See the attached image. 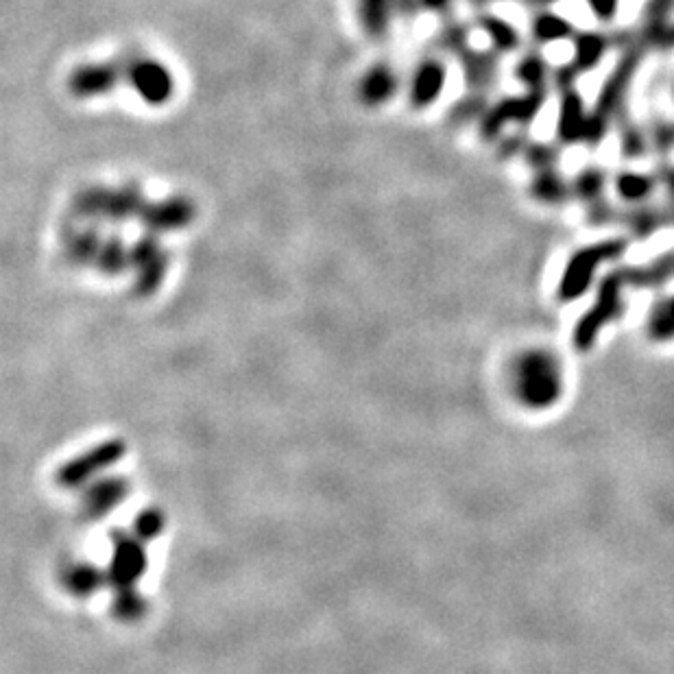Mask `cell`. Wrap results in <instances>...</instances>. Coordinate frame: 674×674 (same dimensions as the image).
Here are the masks:
<instances>
[{"instance_id":"6da1fadb","label":"cell","mask_w":674,"mask_h":674,"mask_svg":"<svg viewBox=\"0 0 674 674\" xmlns=\"http://www.w3.org/2000/svg\"><path fill=\"white\" fill-rule=\"evenodd\" d=\"M548 101V88L526 90L517 96H504V99L489 105L485 116L478 120L480 136L485 140H500L504 136V127H531Z\"/></svg>"},{"instance_id":"7a4b0ae2","label":"cell","mask_w":674,"mask_h":674,"mask_svg":"<svg viewBox=\"0 0 674 674\" xmlns=\"http://www.w3.org/2000/svg\"><path fill=\"white\" fill-rule=\"evenodd\" d=\"M627 251V240L624 238H605L596 245H589L576 251L570 258L568 267L563 271L559 284V297L570 302V299L581 297L589 284L594 280V273L603 267L605 262L618 260Z\"/></svg>"},{"instance_id":"3957f363","label":"cell","mask_w":674,"mask_h":674,"mask_svg":"<svg viewBox=\"0 0 674 674\" xmlns=\"http://www.w3.org/2000/svg\"><path fill=\"white\" fill-rule=\"evenodd\" d=\"M644 53H646V48L640 44L627 48V51H622L616 68L609 72V77L605 79L603 88H600L596 96V105L592 110L596 116L605 118L607 123H613L622 110H627V105L624 103H627L629 90L633 86L637 70H640Z\"/></svg>"},{"instance_id":"277c9868","label":"cell","mask_w":674,"mask_h":674,"mask_svg":"<svg viewBox=\"0 0 674 674\" xmlns=\"http://www.w3.org/2000/svg\"><path fill=\"white\" fill-rule=\"evenodd\" d=\"M517 387L522 400L533 406H546L561 393V373L557 360L546 352H531L520 358Z\"/></svg>"},{"instance_id":"5b68a950","label":"cell","mask_w":674,"mask_h":674,"mask_svg":"<svg viewBox=\"0 0 674 674\" xmlns=\"http://www.w3.org/2000/svg\"><path fill=\"white\" fill-rule=\"evenodd\" d=\"M125 62V79L129 81L131 90H134L140 99L151 107H162L173 99L175 79L158 59L129 55L123 57Z\"/></svg>"},{"instance_id":"8992f818","label":"cell","mask_w":674,"mask_h":674,"mask_svg":"<svg viewBox=\"0 0 674 674\" xmlns=\"http://www.w3.org/2000/svg\"><path fill=\"white\" fill-rule=\"evenodd\" d=\"M131 269H134V291L138 295H153L162 286L168 271V254L160 236L144 232L131 245Z\"/></svg>"},{"instance_id":"52a82bcc","label":"cell","mask_w":674,"mask_h":674,"mask_svg":"<svg viewBox=\"0 0 674 674\" xmlns=\"http://www.w3.org/2000/svg\"><path fill=\"white\" fill-rule=\"evenodd\" d=\"M195 219H197L195 201H190L188 197L182 195H175L160 201H147V206H144L142 214L138 216V223L144 227V232L160 236L186 230Z\"/></svg>"},{"instance_id":"ba28073f","label":"cell","mask_w":674,"mask_h":674,"mask_svg":"<svg viewBox=\"0 0 674 674\" xmlns=\"http://www.w3.org/2000/svg\"><path fill=\"white\" fill-rule=\"evenodd\" d=\"M123 79H125L123 59L99 64H83L72 70V75L68 77V90L72 96H77V99H96V96L114 92Z\"/></svg>"},{"instance_id":"9c48e42d","label":"cell","mask_w":674,"mask_h":674,"mask_svg":"<svg viewBox=\"0 0 674 674\" xmlns=\"http://www.w3.org/2000/svg\"><path fill=\"white\" fill-rule=\"evenodd\" d=\"M624 284H627V282H624L620 271L607 275L603 284H600L598 302L583 317L579 332H576V336H579L581 343H587L589 339H594V334L600 328H603L607 321L616 319L620 315V310H622V286Z\"/></svg>"},{"instance_id":"30bf717a","label":"cell","mask_w":674,"mask_h":674,"mask_svg":"<svg viewBox=\"0 0 674 674\" xmlns=\"http://www.w3.org/2000/svg\"><path fill=\"white\" fill-rule=\"evenodd\" d=\"M448 83V68L439 57H426L415 66L411 86H408V101L415 110H428L435 105Z\"/></svg>"},{"instance_id":"8fae6325","label":"cell","mask_w":674,"mask_h":674,"mask_svg":"<svg viewBox=\"0 0 674 674\" xmlns=\"http://www.w3.org/2000/svg\"><path fill=\"white\" fill-rule=\"evenodd\" d=\"M463 79L469 92L487 94L496 88L500 77V59L496 51H478L469 46L465 53L459 55Z\"/></svg>"},{"instance_id":"7c38bea8","label":"cell","mask_w":674,"mask_h":674,"mask_svg":"<svg viewBox=\"0 0 674 674\" xmlns=\"http://www.w3.org/2000/svg\"><path fill=\"white\" fill-rule=\"evenodd\" d=\"M400 88V77L389 62L371 66L358 83V99L367 107L387 105Z\"/></svg>"},{"instance_id":"4fadbf2b","label":"cell","mask_w":674,"mask_h":674,"mask_svg":"<svg viewBox=\"0 0 674 674\" xmlns=\"http://www.w3.org/2000/svg\"><path fill=\"white\" fill-rule=\"evenodd\" d=\"M589 112L585 110L583 96L574 90L561 92L559 101V118H557V138L565 147L572 144H583L585 125Z\"/></svg>"},{"instance_id":"5bb4252c","label":"cell","mask_w":674,"mask_h":674,"mask_svg":"<svg viewBox=\"0 0 674 674\" xmlns=\"http://www.w3.org/2000/svg\"><path fill=\"white\" fill-rule=\"evenodd\" d=\"M620 223H624V227H627V232L633 238H640V240L651 238L653 234L661 230V227L674 225L666 206L657 208V206H651V203H637V206H629L627 210H622Z\"/></svg>"},{"instance_id":"9a60e30c","label":"cell","mask_w":674,"mask_h":674,"mask_svg":"<svg viewBox=\"0 0 674 674\" xmlns=\"http://www.w3.org/2000/svg\"><path fill=\"white\" fill-rule=\"evenodd\" d=\"M147 197L138 184H125L120 188H110L107 192V208L105 219L112 223H125L131 219H138L144 206H147Z\"/></svg>"},{"instance_id":"2e32d148","label":"cell","mask_w":674,"mask_h":674,"mask_svg":"<svg viewBox=\"0 0 674 674\" xmlns=\"http://www.w3.org/2000/svg\"><path fill=\"white\" fill-rule=\"evenodd\" d=\"M395 16V0H358L360 27L371 40L389 38Z\"/></svg>"},{"instance_id":"e0dca14e","label":"cell","mask_w":674,"mask_h":674,"mask_svg":"<svg viewBox=\"0 0 674 674\" xmlns=\"http://www.w3.org/2000/svg\"><path fill=\"white\" fill-rule=\"evenodd\" d=\"M611 46V38L600 31H581L574 35V68L585 75L603 62Z\"/></svg>"},{"instance_id":"ac0fdd59","label":"cell","mask_w":674,"mask_h":674,"mask_svg":"<svg viewBox=\"0 0 674 674\" xmlns=\"http://www.w3.org/2000/svg\"><path fill=\"white\" fill-rule=\"evenodd\" d=\"M531 197L544 206H563L565 201L574 197L572 182H568L557 168H548V171H535L531 182Z\"/></svg>"},{"instance_id":"d6986e66","label":"cell","mask_w":674,"mask_h":674,"mask_svg":"<svg viewBox=\"0 0 674 674\" xmlns=\"http://www.w3.org/2000/svg\"><path fill=\"white\" fill-rule=\"evenodd\" d=\"M103 245V236L96 227H83V230H72L64 236V254L70 264L75 267H88L99 258Z\"/></svg>"},{"instance_id":"ffe728a7","label":"cell","mask_w":674,"mask_h":674,"mask_svg":"<svg viewBox=\"0 0 674 674\" xmlns=\"http://www.w3.org/2000/svg\"><path fill=\"white\" fill-rule=\"evenodd\" d=\"M476 24L487 35L496 53H515L520 48V33L504 18L493 16L489 11H480L476 16Z\"/></svg>"},{"instance_id":"44dd1931","label":"cell","mask_w":674,"mask_h":674,"mask_svg":"<svg viewBox=\"0 0 674 674\" xmlns=\"http://www.w3.org/2000/svg\"><path fill=\"white\" fill-rule=\"evenodd\" d=\"M659 186V177L637 173V171H622L613 179V188H616L618 197L627 203V206H637V203H648L653 192Z\"/></svg>"},{"instance_id":"7402d4cb","label":"cell","mask_w":674,"mask_h":674,"mask_svg":"<svg viewBox=\"0 0 674 674\" xmlns=\"http://www.w3.org/2000/svg\"><path fill=\"white\" fill-rule=\"evenodd\" d=\"M618 127V136H620V153L624 160H640L644 158V153L651 149V140L642 131V127L635 123V118L622 110L618 118L613 120Z\"/></svg>"},{"instance_id":"603a6c76","label":"cell","mask_w":674,"mask_h":674,"mask_svg":"<svg viewBox=\"0 0 674 674\" xmlns=\"http://www.w3.org/2000/svg\"><path fill=\"white\" fill-rule=\"evenodd\" d=\"M94 267L101 273L110 275V278H116V275L131 269V247H127L125 240L118 234L105 236Z\"/></svg>"},{"instance_id":"cb8c5ba5","label":"cell","mask_w":674,"mask_h":674,"mask_svg":"<svg viewBox=\"0 0 674 674\" xmlns=\"http://www.w3.org/2000/svg\"><path fill=\"white\" fill-rule=\"evenodd\" d=\"M531 35L537 44H555L574 38L576 31L568 18L552 11H539L531 22Z\"/></svg>"},{"instance_id":"d4e9b609","label":"cell","mask_w":674,"mask_h":674,"mask_svg":"<svg viewBox=\"0 0 674 674\" xmlns=\"http://www.w3.org/2000/svg\"><path fill=\"white\" fill-rule=\"evenodd\" d=\"M513 75L526 90H541V88H548L552 68L544 55L526 53L524 57H520V62L515 64Z\"/></svg>"},{"instance_id":"484cf974","label":"cell","mask_w":674,"mask_h":674,"mask_svg":"<svg viewBox=\"0 0 674 674\" xmlns=\"http://www.w3.org/2000/svg\"><path fill=\"white\" fill-rule=\"evenodd\" d=\"M607 190V173L600 166H585L572 179L574 197L583 203H594L605 197Z\"/></svg>"},{"instance_id":"4316f807","label":"cell","mask_w":674,"mask_h":674,"mask_svg":"<svg viewBox=\"0 0 674 674\" xmlns=\"http://www.w3.org/2000/svg\"><path fill=\"white\" fill-rule=\"evenodd\" d=\"M435 46L443 53L459 57L469 48V27L454 16L443 18V24L435 38Z\"/></svg>"},{"instance_id":"83f0119b","label":"cell","mask_w":674,"mask_h":674,"mask_svg":"<svg viewBox=\"0 0 674 674\" xmlns=\"http://www.w3.org/2000/svg\"><path fill=\"white\" fill-rule=\"evenodd\" d=\"M487 110H489V105H487V94L469 92V94L461 96V99L456 101V103L450 107L448 118H450V123H452V125L463 127V125L472 123V120H480V118H483Z\"/></svg>"},{"instance_id":"f1b7e54d","label":"cell","mask_w":674,"mask_h":674,"mask_svg":"<svg viewBox=\"0 0 674 674\" xmlns=\"http://www.w3.org/2000/svg\"><path fill=\"white\" fill-rule=\"evenodd\" d=\"M640 31V42L646 51H674V20H664L655 24H644Z\"/></svg>"},{"instance_id":"f546056e","label":"cell","mask_w":674,"mask_h":674,"mask_svg":"<svg viewBox=\"0 0 674 674\" xmlns=\"http://www.w3.org/2000/svg\"><path fill=\"white\" fill-rule=\"evenodd\" d=\"M651 147L657 151L659 158L668 160L674 151V123L666 116H655L651 120V131H648Z\"/></svg>"},{"instance_id":"4dcf8cb0","label":"cell","mask_w":674,"mask_h":674,"mask_svg":"<svg viewBox=\"0 0 674 674\" xmlns=\"http://www.w3.org/2000/svg\"><path fill=\"white\" fill-rule=\"evenodd\" d=\"M522 158L526 160L528 166L535 168V171H548V168H557L561 160V151L548 142H528Z\"/></svg>"},{"instance_id":"1f68e13d","label":"cell","mask_w":674,"mask_h":674,"mask_svg":"<svg viewBox=\"0 0 674 674\" xmlns=\"http://www.w3.org/2000/svg\"><path fill=\"white\" fill-rule=\"evenodd\" d=\"M651 332L657 339H670V336H674V297L664 299V302L653 308Z\"/></svg>"},{"instance_id":"d6a6232c","label":"cell","mask_w":674,"mask_h":674,"mask_svg":"<svg viewBox=\"0 0 674 674\" xmlns=\"http://www.w3.org/2000/svg\"><path fill=\"white\" fill-rule=\"evenodd\" d=\"M620 216L622 212L613 206V203H609L605 197L594 203H587V223L592 227H605V225L620 223Z\"/></svg>"},{"instance_id":"836d02e7","label":"cell","mask_w":674,"mask_h":674,"mask_svg":"<svg viewBox=\"0 0 674 674\" xmlns=\"http://www.w3.org/2000/svg\"><path fill=\"white\" fill-rule=\"evenodd\" d=\"M672 14H674V0H648L642 11V22L644 24L664 22L670 20Z\"/></svg>"},{"instance_id":"e575fe53","label":"cell","mask_w":674,"mask_h":674,"mask_svg":"<svg viewBox=\"0 0 674 674\" xmlns=\"http://www.w3.org/2000/svg\"><path fill=\"white\" fill-rule=\"evenodd\" d=\"M528 140L526 134H511V136H502L500 144H498V155L500 160H513L517 155H524L526 147H528Z\"/></svg>"},{"instance_id":"d590c367","label":"cell","mask_w":674,"mask_h":674,"mask_svg":"<svg viewBox=\"0 0 674 674\" xmlns=\"http://www.w3.org/2000/svg\"><path fill=\"white\" fill-rule=\"evenodd\" d=\"M585 3L589 11H592V16L603 24L616 20L618 11H620V0H585Z\"/></svg>"},{"instance_id":"8d00e7d4","label":"cell","mask_w":674,"mask_h":674,"mask_svg":"<svg viewBox=\"0 0 674 674\" xmlns=\"http://www.w3.org/2000/svg\"><path fill=\"white\" fill-rule=\"evenodd\" d=\"M581 77V72L574 68V64H565V66H559L557 70H552V77L550 81L555 83V88L559 92H568V90H574V83L576 79Z\"/></svg>"},{"instance_id":"74e56055","label":"cell","mask_w":674,"mask_h":674,"mask_svg":"<svg viewBox=\"0 0 674 674\" xmlns=\"http://www.w3.org/2000/svg\"><path fill=\"white\" fill-rule=\"evenodd\" d=\"M452 5H454V0H421V7H424V11H430V14L443 16V18L452 16Z\"/></svg>"},{"instance_id":"f35d334b","label":"cell","mask_w":674,"mask_h":674,"mask_svg":"<svg viewBox=\"0 0 674 674\" xmlns=\"http://www.w3.org/2000/svg\"><path fill=\"white\" fill-rule=\"evenodd\" d=\"M520 3L535 5V7H544V5H555V3H559V0H520Z\"/></svg>"},{"instance_id":"ab89813d","label":"cell","mask_w":674,"mask_h":674,"mask_svg":"<svg viewBox=\"0 0 674 674\" xmlns=\"http://www.w3.org/2000/svg\"><path fill=\"white\" fill-rule=\"evenodd\" d=\"M467 3L476 9H485L489 3H493V0H467Z\"/></svg>"}]
</instances>
